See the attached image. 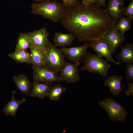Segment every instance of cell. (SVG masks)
<instances>
[{
    "label": "cell",
    "instance_id": "6da1fadb",
    "mask_svg": "<svg viewBox=\"0 0 133 133\" xmlns=\"http://www.w3.org/2000/svg\"><path fill=\"white\" fill-rule=\"evenodd\" d=\"M62 26L79 42L89 43L103 37L115 24L106 10L97 4L86 5L77 0L65 7L60 21Z\"/></svg>",
    "mask_w": 133,
    "mask_h": 133
},
{
    "label": "cell",
    "instance_id": "7a4b0ae2",
    "mask_svg": "<svg viewBox=\"0 0 133 133\" xmlns=\"http://www.w3.org/2000/svg\"><path fill=\"white\" fill-rule=\"evenodd\" d=\"M31 8V13L39 15L56 23L60 21L65 11L63 3L56 0L34 3Z\"/></svg>",
    "mask_w": 133,
    "mask_h": 133
},
{
    "label": "cell",
    "instance_id": "3957f363",
    "mask_svg": "<svg viewBox=\"0 0 133 133\" xmlns=\"http://www.w3.org/2000/svg\"><path fill=\"white\" fill-rule=\"evenodd\" d=\"M81 61L83 62L84 65L79 70L98 73L103 78H107L109 77L107 72L111 65L102 57L88 52Z\"/></svg>",
    "mask_w": 133,
    "mask_h": 133
},
{
    "label": "cell",
    "instance_id": "277c9868",
    "mask_svg": "<svg viewBox=\"0 0 133 133\" xmlns=\"http://www.w3.org/2000/svg\"><path fill=\"white\" fill-rule=\"evenodd\" d=\"M45 65L54 72L58 74L66 63L65 57L60 49L57 48L49 40L46 48Z\"/></svg>",
    "mask_w": 133,
    "mask_h": 133
},
{
    "label": "cell",
    "instance_id": "5b68a950",
    "mask_svg": "<svg viewBox=\"0 0 133 133\" xmlns=\"http://www.w3.org/2000/svg\"><path fill=\"white\" fill-rule=\"evenodd\" d=\"M98 104L107 112L110 120L117 121L122 123L125 122L126 116L129 113L120 103L114 100L111 96L99 102Z\"/></svg>",
    "mask_w": 133,
    "mask_h": 133
},
{
    "label": "cell",
    "instance_id": "8992f818",
    "mask_svg": "<svg viewBox=\"0 0 133 133\" xmlns=\"http://www.w3.org/2000/svg\"><path fill=\"white\" fill-rule=\"evenodd\" d=\"M32 68L33 82L45 83L52 86L53 82L60 83L62 81L58 74L53 71L45 65L33 66Z\"/></svg>",
    "mask_w": 133,
    "mask_h": 133
},
{
    "label": "cell",
    "instance_id": "52a82bcc",
    "mask_svg": "<svg viewBox=\"0 0 133 133\" xmlns=\"http://www.w3.org/2000/svg\"><path fill=\"white\" fill-rule=\"evenodd\" d=\"M88 45L89 47L94 49L97 54L105 57L107 61L117 65L119 64V62L116 61L113 58V51L108 43L103 37L89 42Z\"/></svg>",
    "mask_w": 133,
    "mask_h": 133
},
{
    "label": "cell",
    "instance_id": "ba28073f",
    "mask_svg": "<svg viewBox=\"0 0 133 133\" xmlns=\"http://www.w3.org/2000/svg\"><path fill=\"white\" fill-rule=\"evenodd\" d=\"M88 43L83 45L70 48L62 47L60 49L65 57L72 63L80 65V62L87 54Z\"/></svg>",
    "mask_w": 133,
    "mask_h": 133
},
{
    "label": "cell",
    "instance_id": "9c48e42d",
    "mask_svg": "<svg viewBox=\"0 0 133 133\" xmlns=\"http://www.w3.org/2000/svg\"><path fill=\"white\" fill-rule=\"evenodd\" d=\"M32 47L36 49L46 51V48L49 40V33L46 27L26 34Z\"/></svg>",
    "mask_w": 133,
    "mask_h": 133
},
{
    "label": "cell",
    "instance_id": "30bf717a",
    "mask_svg": "<svg viewBox=\"0 0 133 133\" xmlns=\"http://www.w3.org/2000/svg\"><path fill=\"white\" fill-rule=\"evenodd\" d=\"M115 26V25L105 33L103 38L108 43L113 54L125 41V37Z\"/></svg>",
    "mask_w": 133,
    "mask_h": 133
},
{
    "label": "cell",
    "instance_id": "8fae6325",
    "mask_svg": "<svg viewBox=\"0 0 133 133\" xmlns=\"http://www.w3.org/2000/svg\"><path fill=\"white\" fill-rule=\"evenodd\" d=\"M79 65L66 61L64 67L58 74L60 79L68 83H76L80 79L79 73Z\"/></svg>",
    "mask_w": 133,
    "mask_h": 133
},
{
    "label": "cell",
    "instance_id": "7c38bea8",
    "mask_svg": "<svg viewBox=\"0 0 133 133\" xmlns=\"http://www.w3.org/2000/svg\"><path fill=\"white\" fill-rule=\"evenodd\" d=\"M125 0H109L106 9L110 18L115 24L117 23L123 15L125 7Z\"/></svg>",
    "mask_w": 133,
    "mask_h": 133
},
{
    "label": "cell",
    "instance_id": "4fadbf2b",
    "mask_svg": "<svg viewBox=\"0 0 133 133\" xmlns=\"http://www.w3.org/2000/svg\"><path fill=\"white\" fill-rule=\"evenodd\" d=\"M123 79L122 76L112 75L105 80L103 85L109 88L110 93L115 96L119 95L123 92L121 84Z\"/></svg>",
    "mask_w": 133,
    "mask_h": 133
},
{
    "label": "cell",
    "instance_id": "5bb4252c",
    "mask_svg": "<svg viewBox=\"0 0 133 133\" xmlns=\"http://www.w3.org/2000/svg\"><path fill=\"white\" fill-rule=\"evenodd\" d=\"M13 80L17 88L21 93L30 96L32 84L26 75L22 74L15 76L13 77Z\"/></svg>",
    "mask_w": 133,
    "mask_h": 133
},
{
    "label": "cell",
    "instance_id": "9a60e30c",
    "mask_svg": "<svg viewBox=\"0 0 133 133\" xmlns=\"http://www.w3.org/2000/svg\"><path fill=\"white\" fill-rule=\"evenodd\" d=\"M16 93L15 91H12L11 99L6 104L2 111L5 115L11 116L13 117L16 116L17 113L20 106L26 100L24 98L20 100H16L15 97Z\"/></svg>",
    "mask_w": 133,
    "mask_h": 133
},
{
    "label": "cell",
    "instance_id": "2e32d148",
    "mask_svg": "<svg viewBox=\"0 0 133 133\" xmlns=\"http://www.w3.org/2000/svg\"><path fill=\"white\" fill-rule=\"evenodd\" d=\"M120 48L121 51L116 56L119 62L126 64L133 63V45L127 43Z\"/></svg>",
    "mask_w": 133,
    "mask_h": 133
},
{
    "label": "cell",
    "instance_id": "e0dca14e",
    "mask_svg": "<svg viewBox=\"0 0 133 133\" xmlns=\"http://www.w3.org/2000/svg\"><path fill=\"white\" fill-rule=\"evenodd\" d=\"M52 86L45 83L33 82L30 96L44 99L47 96Z\"/></svg>",
    "mask_w": 133,
    "mask_h": 133
},
{
    "label": "cell",
    "instance_id": "ac0fdd59",
    "mask_svg": "<svg viewBox=\"0 0 133 133\" xmlns=\"http://www.w3.org/2000/svg\"><path fill=\"white\" fill-rule=\"evenodd\" d=\"M75 39L71 33H64L56 32L54 34L53 39L54 45L56 47H65L71 45Z\"/></svg>",
    "mask_w": 133,
    "mask_h": 133
},
{
    "label": "cell",
    "instance_id": "d6986e66",
    "mask_svg": "<svg viewBox=\"0 0 133 133\" xmlns=\"http://www.w3.org/2000/svg\"><path fill=\"white\" fill-rule=\"evenodd\" d=\"M29 49L30 50L31 64L33 66H39L45 65L46 51L32 47Z\"/></svg>",
    "mask_w": 133,
    "mask_h": 133
},
{
    "label": "cell",
    "instance_id": "ffe728a7",
    "mask_svg": "<svg viewBox=\"0 0 133 133\" xmlns=\"http://www.w3.org/2000/svg\"><path fill=\"white\" fill-rule=\"evenodd\" d=\"M8 55L17 63L31 64L30 54L26 50L15 51Z\"/></svg>",
    "mask_w": 133,
    "mask_h": 133
},
{
    "label": "cell",
    "instance_id": "44dd1931",
    "mask_svg": "<svg viewBox=\"0 0 133 133\" xmlns=\"http://www.w3.org/2000/svg\"><path fill=\"white\" fill-rule=\"evenodd\" d=\"M64 87L60 84H57L52 86L47 96L52 101L58 100L61 95L66 90Z\"/></svg>",
    "mask_w": 133,
    "mask_h": 133
},
{
    "label": "cell",
    "instance_id": "7402d4cb",
    "mask_svg": "<svg viewBox=\"0 0 133 133\" xmlns=\"http://www.w3.org/2000/svg\"><path fill=\"white\" fill-rule=\"evenodd\" d=\"M31 47L30 42L26 34L20 33L18 39L15 51L26 50Z\"/></svg>",
    "mask_w": 133,
    "mask_h": 133
},
{
    "label": "cell",
    "instance_id": "603a6c76",
    "mask_svg": "<svg viewBox=\"0 0 133 133\" xmlns=\"http://www.w3.org/2000/svg\"><path fill=\"white\" fill-rule=\"evenodd\" d=\"M132 20L129 17H122L119 20L116 24H115L116 28L122 34L125 33L131 28Z\"/></svg>",
    "mask_w": 133,
    "mask_h": 133
},
{
    "label": "cell",
    "instance_id": "cb8c5ba5",
    "mask_svg": "<svg viewBox=\"0 0 133 133\" xmlns=\"http://www.w3.org/2000/svg\"><path fill=\"white\" fill-rule=\"evenodd\" d=\"M123 15L126 16L131 20L133 19V0H132L126 8H125Z\"/></svg>",
    "mask_w": 133,
    "mask_h": 133
},
{
    "label": "cell",
    "instance_id": "d4e9b609",
    "mask_svg": "<svg viewBox=\"0 0 133 133\" xmlns=\"http://www.w3.org/2000/svg\"><path fill=\"white\" fill-rule=\"evenodd\" d=\"M126 79L127 81H133V64H127L126 70L125 71Z\"/></svg>",
    "mask_w": 133,
    "mask_h": 133
},
{
    "label": "cell",
    "instance_id": "484cf974",
    "mask_svg": "<svg viewBox=\"0 0 133 133\" xmlns=\"http://www.w3.org/2000/svg\"><path fill=\"white\" fill-rule=\"evenodd\" d=\"M128 87L125 89L126 90L125 91L126 94L128 96L132 95L133 96V83H128Z\"/></svg>",
    "mask_w": 133,
    "mask_h": 133
},
{
    "label": "cell",
    "instance_id": "4316f807",
    "mask_svg": "<svg viewBox=\"0 0 133 133\" xmlns=\"http://www.w3.org/2000/svg\"><path fill=\"white\" fill-rule=\"evenodd\" d=\"M62 3L65 7L73 5L76 1L77 0H62Z\"/></svg>",
    "mask_w": 133,
    "mask_h": 133
},
{
    "label": "cell",
    "instance_id": "83f0119b",
    "mask_svg": "<svg viewBox=\"0 0 133 133\" xmlns=\"http://www.w3.org/2000/svg\"><path fill=\"white\" fill-rule=\"evenodd\" d=\"M82 2L84 4L87 5L97 4V0H82Z\"/></svg>",
    "mask_w": 133,
    "mask_h": 133
},
{
    "label": "cell",
    "instance_id": "f1b7e54d",
    "mask_svg": "<svg viewBox=\"0 0 133 133\" xmlns=\"http://www.w3.org/2000/svg\"><path fill=\"white\" fill-rule=\"evenodd\" d=\"M97 4L101 7L103 6L106 7V6L105 4V0H97Z\"/></svg>",
    "mask_w": 133,
    "mask_h": 133
},
{
    "label": "cell",
    "instance_id": "f546056e",
    "mask_svg": "<svg viewBox=\"0 0 133 133\" xmlns=\"http://www.w3.org/2000/svg\"><path fill=\"white\" fill-rule=\"evenodd\" d=\"M36 2H39L43 1H51L54 0H33Z\"/></svg>",
    "mask_w": 133,
    "mask_h": 133
}]
</instances>
